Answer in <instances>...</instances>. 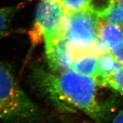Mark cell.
Wrapping results in <instances>:
<instances>
[{
  "label": "cell",
  "instance_id": "6da1fadb",
  "mask_svg": "<svg viewBox=\"0 0 123 123\" xmlns=\"http://www.w3.org/2000/svg\"><path fill=\"white\" fill-rule=\"evenodd\" d=\"M33 81L36 88L59 108L78 109L97 123H101L106 108L97 98L94 79L74 71L48 72L40 68L34 70Z\"/></svg>",
  "mask_w": 123,
  "mask_h": 123
},
{
  "label": "cell",
  "instance_id": "7a4b0ae2",
  "mask_svg": "<svg viewBox=\"0 0 123 123\" xmlns=\"http://www.w3.org/2000/svg\"><path fill=\"white\" fill-rule=\"evenodd\" d=\"M39 116L38 107L21 88L9 68L0 62V120L31 123Z\"/></svg>",
  "mask_w": 123,
  "mask_h": 123
},
{
  "label": "cell",
  "instance_id": "3957f363",
  "mask_svg": "<svg viewBox=\"0 0 123 123\" xmlns=\"http://www.w3.org/2000/svg\"><path fill=\"white\" fill-rule=\"evenodd\" d=\"M61 25L71 48H84L99 41V19L87 9L65 12Z\"/></svg>",
  "mask_w": 123,
  "mask_h": 123
},
{
  "label": "cell",
  "instance_id": "277c9868",
  "mask_svg": "<svg viewBox=\"0 0 123 123\" xmlns=\"http://www.w3.org/2000/svg\"><path fill=\"white\" fill-rule=\"evenodd\" d=\"M65 13L59 0H40L30 37L34 44L43 39L49 43L63 36L61 20Z\"/></svg>",
  "mask_w": 123,
  "mask_h": 123
},
{
  "label": "cell",
  "instance_id": "5b68a950",
  "mask_svg": "<svg viewBox=\"0 0 123 123\" xmlns=\"http://www.w3.org/2000/svg\"><path fill=\"white\" fill-rule=\"evenodd\" d=\"M46 53L51 71L61 73L71 70L73 55L68 42L64 36L45 44Z\"/></svg>",
  "mask_w": 123,
  "mask_h": 123
},
{
  "label": "cell",
  "instance_id": "8992f818",
  "mask_svg": "<svg viewBox=\"0 0 123 123\" xmlns=\"http://www.w3.org/2000/svg\"><path fill=\"white\" fill-rule=\"evenodd\" d=\"M98 56L91 52L76 53L73 56L71 70L93 78L100 85L101 73L99 69Z\"/></svg>",
  "mask_w": 123,
  "mask_h": 123
},
{
  "label": "cell",
  "instance_id": "52a82bcc",
  "mask_svg": "<svg viewBox=\"0 0 123 123\" xmlns=\"http://www.w3.org/2000/svg\"><path fill=\"white\" fill-rule=\"evenodd\" d=\"M98 37L106 49L110 51L123 40V28L106 21L99 20Z\"/></svg>",
  "mask_w": 123,
  "mask_h": 123
},
{
  "label": "cell",
  "instance_id": "ba28073f",
  "mask_svg": "<svg viewBox=\"0 0 123 123\" xmlns=\"http://www.w3.org/2000/svg\"><path fill=\"white\" fill-rule=\"evenodd\" d=\"M98 65L101 73L100 85L105 86L106 78L121 66L122 64L110 51H105L98 56Z\"/></svg>",
  "mask_w": 123,
  "mask_h": 123
},
{
  "label": "cell",
  "instance_id": "9c48e42d",
  "mask_svg": "<svg viewBox=\"0 0 123 123\" xmlns=\"http://www.w3.org/2000/svg\"><path fill=\"white\" fill-rule=\"evenodd\" d=\"M114 5V0H87L86 9L98 18L107 15Z\"/></svg>",
  "mask_w": 123,
  "mask_h": 123
},
{
  "label": "cell",
  "instance_id": "30bf717a",
  "mask_svg": "<svg viewBox=\"0 0 123 123\" xmlns=\"http://www.w3.org/2000/svg\"><path fill=\"white\" fill-rule=\"evenodd\" d=\"M17 10V6L0 8V38L8 33L11 21Z\"/></svg>",
  "mask_w": 123,
  "mask_h": 123
},
{
  "label": "cell",
  "instance_id": "8fae6325",
  "mask_svg": "<svg viewBox=\"0 0 123 123\" xmlns=\"http://www.w3.org/2000/svg\"><path fill=\"white\" fill-rule=\"evenodd\" d=\"M105 86H109L123 95V64L106 78Z\"/></svg>",
  "mask_w": 123,
  "mask_h": 123
},
{
  "label": "cell",
  "instance_id": "7c38bea8",
  "mask_svg": "<svg viewBox=\"0 0 123 123\" xmlns=\"http://www.w3.org/2000/svg\"><path fill=\"white\" fill-rule=\"evenodd\" d=\"M102 19L105 21L117 25L123 28V7L114 3V6L107 15Z\"/></svg>",
  "mask_w": 123,
  "mask_h": 123
},
{
  "label": "cell",
  "instance_id": "4fadbf2b",
  "mask_svg": "<svg viewBox=\"0 0 123 123\" xmlns=\"http://www.w3.org/2000/svg\"><path fill=\"white\" fill-rule=\"evenodd\" d=\"M65 12H73L86 9L87 0H59Z\"/></svg>",
  "mask_w": 123,
  "mask_h": 123
},
{
  "label": "cell",
  "instance_id": "5bb4252c",
  "mask_svg": "<svg viewBox=\"0 0 123 123\" xmlns=\"http://www.w3.org/2000/svg\"><path fill=\"white\" fill-rule=\"evenodd\" d=\"M114 58L123 64V40L110 51Z\"/></svg>",
  "mask_w": 123,
  "mask_h": 123
},
{
  "label": "cell",
  "instance_id": "9a60e30c",
  "mask_svg": "<svg viewBox=\"0 0 123 123\" xmlns=\"http://www.w3.org/2000/svg\"><path fill=\"white\" fill-rule=\"evenodd\" d=\"M111 123H123V109L116 115Z\"/></svg>",
  "mask_w": 123,
  "mask_h": 123
},
{
  "label": "cell",
  "instance_id": "2e32d148",
  "mask_svg": "<svg viewBox=\"0 0 123 123\" xmlns=\"http://www.w3.org/2000/svg\"><path fill=\"white\" fill-rule=\"evenodd\" d=\"M114 3L123 7V0H114Z\"/></svg>",
  "mask_w": 123,
  "mask_h": 123
}]
</instances>
